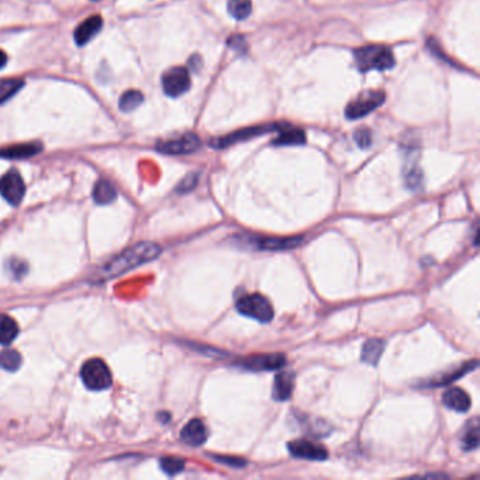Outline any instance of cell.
<instances>
[{
    "mask_svg": "<svg viewBox=\"0 0 480 480\" xmlns=\"http://www.w3.org/2000/svg\"><path fill=\"white\" fill-rule=\"evenodd\" d=\"M163 249L159 245L153 242H139L124 252H121L118 256L111 259L107 265L102 268V279H110L114 276H118L124 272H128L130 269H134L142 263L151 262L161 255Z\"/></svg>",
    "mask_w": 480,
    "mask_h": 480,
    "instance_id": "obj_1",
    "label": "cell"
},
{
    "mask_svg": "<svg viewBox=\"0 0 480 480\" xmlns=\"http://www.w3.org/2000/svg\"><path fill=\"white\" fill-rule=\"evenodd\" d=\"M357 67L362 72L386 71L395 67L393 51L386 46H366L354 51Z\"/></svg>",
    "mask_w": 480,
    "mask_h": 480,
    "instance_id": "obj_2",
    "label": "cell"
},
{
    "mask_svg": "<svg viewBox=\"0 0 480 480\" xmlns=\"http://www.w3.org/2000/svg\"><path fill=\"white\" fill-rule=\"evenodd\" d=\"M235 308L240 314L249 317L252 320H256V322L262 324L270 323L275 315L270 301L259 293L245 294L240 297L235 303Z\"/></svg>",
    "mask_w": 480,
    "mask_h": 480,
    "instance_id": "obj_3",
    "label": "cell"
},
{
    "mask_svg": "<svg viewBox=\"0 0 480 480\" xmlns=\"http://www.w3.org/2000/svg\"><path fill=\"white\" fill-rule=\"evenodd\" d=\"M81 378L85 386L90 390H104L111 386L113 378L109 366L99 358L89 359L81 369Z\"/></svg>",
    "mask_w": 480,
    "mask_h": 480,
    "instance_id": "obj_4",
    "label": "cell"
},
{
    "mask_svg": "<svg viewBox=\"0 0 480 480\" xmlns=\"http://www.w3.org/2000/svg\"><path fill=\"white\" fill-rule=\"evenodd\" d=\"M385 102V93L382 90H368L352 100L347 109L345 114L350 120L362 118L375 109H378Z\"/></svg>",
    "mask_w": 480,
    "mask_h": 480,
    "instance_id": "obj_5",
    "label": "cell"
},
{
    "mask_svg": "<svg viewBox=\"0 0 480 480\" xmlns=\"http://www.w3.org/2000/svg\"><path fill=\"white\" fill-rule=\"evenodd\" d=\"M237 366L252 371V372H270L279 371L286 365L283 354H268V355H252L235 362Z\"/></svg>",
    "mask_w": 480,
    "mask_h": 480,
    "instance_id": "obj_6",
    "label": "cell"
},
{
    "mask_svg": "<svg viewBox=\"0 0 480 480\" xmlns=\"http://www.w3.org/2000/svg\"><path fill=\"white\" fill-rule=\"evenodd\" d=\"M163 89L171 97H178L191 89V75L186 68L175 67L163 75Z\"/></svg>",
    "mask_w": 480,
    "mask_h": 480,
    "instance_id": "obj_7",
    "label": "cell"
},
{
    "mask_svg": "<svg viewBox=\"0 0 480 480\" xmlns=\"http://www.w3.org/2000/svg\"><path fill=\"white\" fill-rule=\"evenodd\" d=\"M0 195L4 196V199L8 203L13 206L22 203L26 195V185L22 175L18 171L12 170L0 179Z\"/></svg>",
    "mask_w": 480,
    "mask_h": 480,
    "instance_id": "obj_8",
    "label": "cell"
},
{
    "mask_svg": "<svg viewBox=\"0 0 480 480\" xmlns=\"http://www.w3.org/2000/svg\"><path fill=\"white\" fill-rule=\"evenodd\" d=\"M200 145H202L200 138L193 132H188L178 138L159 142L156 145V149L159 152H164L168 155H185V153H192L198 151Z\"/></svg>",
    "mask_w": 480,
    "mask_h": 480,
    "instance_id": "obj_9",
    "label": "cell"
},
{
    "mask_svg": "<svg viewBox=\"0 0 480 480\" xmlns=\"http://www.w3.org/2000/svg\"><path fill=\"white\" fill-rule=\"evenodd\" d=\"M287 449L292 456L307 460H326L329 452L326 448L320 446L307 439H296L287 444Z\"/></svg>",
    "mask_w": 480,
    "mask_h": 480,
    "instance_id": "obj_10",
    "label": "cell"
},
{
    "mask_svg": "<svg viewBox=\"0 0 480 480\" xmlns=\"http://www.w3.org/2000/svg\"><path fill=\"white\" fill-rule=\"evenodd\" d=\"M303 237H256L251 242L255 248L262 251H290L297 248L303 242Z\"/></svg>",
    "mask_w": 480,
    "mask_h": 480,
    "instance_id": "obj_11",
    "label": "cell"
},
{
    "mask_svg": "<svg viewBox=\"0 0 480 480\" xmlns=\"http://www.w3.org/2000/svg\"><path fill=\"white\" fill-rule=\"evenodd\" d=\"M280 125L279 124H266V125H255V127H251V128H245V130H241V131H237V132H233L227 137H223V138H219L213 142V145L216 148H226L231 144H235V142H240V141H245V139H249V138H254L256 135H261L263 132H270V131H275V130H279Z\"/></svg>",
    "mask_w": 480,
    "mask_h": 480,
    "instance_id": "obj_12",
    "label": "cell"
},
{
    "mask_svg": "<svg viewBox=\"0 0 480 480\" xmlns=\"http://www.w3.org/2000/svg\"><path fill=\"white\" fill-rule=\"evenodd\" d=\"M209 432L205 423L199 418L191 420L181 431V439L189 446H200L207 441Z\"/></svg>",
    "mask_w": 480,
    "mask_h": 480,
    "instance_id": "obj_13",
    "label": "cell"
},
{
    "mask_svg": "<svg viewBox=\"0 0 480 480\" xmlns=\"http://www.w3.org/2000/svg\"><path fill=\"white\" fill-rule=\"evenodd\" d=\"M294 389V373L292 371H282L276 375L273 388H272V397L276 402H286L292 397Z\"/></svg>",
    "mask_w": 480,
    "mask_h": 480,
    "instance_id": "obj_14",
    "label": "cell"
},
{
    "mask_svg": "<svg viewBox=\"0 0 480 480\" xmlns=\"http://www.w3.org/2000/svg\"><path fill=\"white\" fill-rule=\"evenodd\" d=\"M102 26H103V20L100 16H92V18L86 19L85 22H82L76 27V30L74 33L75 43L79 47L88 44L102 30Z\"/></svg>",
    "mask_w": 480,
    "mask_h": 480,
    "instance_id": "obj_15",
    "label": "cell"
},
{
    "mask_svg": "<svg viewBox=\"0 0 480 480\" xmlns=\"http://www.w3.org/2000/svg\"><path fill=\"white\" fill-rule=\"evenodd\" d=\"M442 403L445 407L458 413H466L470 410V406H472L469 395L459 388H452L444 392Z\"/></svg>",
    "mask_w": 480,
    "mask_h": 480,
    "instance_id": "obj_16",
    "label": "cell"
},
{
    "mask_svg": "<svg viewBox=\"0 0 480 480\" xmlns=\"http://www.w3.org/2000/svg\"><path fill=\"white\" fill-rule=\"evenodd\" d=\"M477 365H479L477 361L466 362V364L458 366V368L453 369V371H449V372H445V373H442V375H439V376H437V378H432L428 383H425V385H423V386H424V388H441V386L449 385V383L458 380L459 378H462L463 375H466V373L474 371V369L477 368Z\"/></svg>",
    "mask_w": 480,
    "mask_h": 480,
    "instance_id": "obj_17",
    "label": "cell"
},
{
    "mask_svg": "<svg viewBox=\"0 0 480 480\" xmlns=\"http://www.w3.org/2000/svg\"><path fill=\"white\" fill-rule=\"evenodd\" d=\"M43 145L39 142H26V144H16L0 149V156L8 159H25L37 155L41 152Z\"/></svg>",
    "mask_w": 480,
    "mask_h": 480,
    "instance_id": "obj_18",
    "label": "cell"
},
{
    "mask_svg": "<svg viewBox=\"0 0 480 480\" xmlns=\"http://www.w3.org/2000/svg\"><path fill=\"white\" fill-rule=\"evenodd\" d=\"M385 347H386V344L380 338L368 340L362 347V354H361L362 362L372 365V366H376L382 358V355H383Z\"/></svg>",
    "mask_w": 480,
    "mask_h": 480,
    "instance_id": "obj_19",
    "label": "cell"
},
{
    "mask_svg": "<svg viewBox=\"0 0 480 480\" xmlns=\"http://www.w3.org/2000/svg\"><path fill=\"white\" fill-rule=\"evenodd\" d=\"M279 130H280V134L277 135V138L273 139L275 145L286 146V145H301L306 142V134L300 128H294L292 125H282Z\"/></svg>",
    "mask_w": 480,
    "mask_h": 480,
    "instance_id": "obj_20",
    "label": "cell"
},
{
    "mask_svg": "<svg viewBox=\"0 0 480 480\" xmlns=\"http://www.w3.org/2000/svg\"><path fill=\"white\" fill-rule=\"evenodd\" d=\"M19 336V326L8 314H0V344L11 345Z\"/></svg>",
    "mask_w": 480,
    "mask_h": 480,
    "instance_id": "obj_21",
    "label": "cell"
},
{
    "mask_svg": "<svg viewBox=\"0 0 480 480\" xmlns=\"http://www.w3.org/2000/svg\"><path fill=\"white\" fill-rule=\"evenodd\" d=\"M117 198V191L114 185L107 179H100L93 189V199L99 205H109Z\"/></svg>",
    "mask_w": 480,
    "mask_h": 480,
    "instance_id": "obj_22",
    "label": "cell"
},
{
    "mask_svg": "<svg viewBox=\"0 0 480 480\" xmlns=\"http://www.w3.org/2000/svg\"><path fill=\"white\" fill-rule=\"evenodd\" d=\"M479 446V420L474 417L462 437V448L465 451H474Z\"/></svg>",
    "mask_w": 480,
    "mask_h": 480,
    "instance_id": "obj_23",
    "label": "cell"
},
{
    "mask_svg": "<svg viewBox=\"0 0 480 480\" xmlns=\"http://www.w3.org/2000/svg\"><path fill=\"white\" fill-rule=\"evenodd\" d=\"M227 9L235 20H244L251 15L252 4L251 0H228Z\"/></svg>",
    "mask_w": 480,
    "mask_h": 480,
    "instance_id": "obj_24",
    "label": "cell"
},
{
    "mask_svg": "<svg viewBox=\"0 0 480 480\" xmlns=\"http://www.w3.org/2000/svg\"><path fill=\"white\" fill-rule=\"evenodd\" d=\"M144 100V96L139 90H127L121 95L120 97V102H118V106H120V110L124 111V113H131L134 111L138 106H141Z\"/></svg>",
    "mask_w": 480,
    "mask_h": 480,
    "instance_id": "obj_25",
    "label": "cell"
},
{
    "mask_svg": "<svg viewBox=\"0 0 480 480\" xmlns=\"http://www.w3.org/2000/svg\"><path fill=\"white\" fill-rule=\"evenodd\" d=\"M23 86L22 79H0V104L13 97Z\"/></svg>",
    "mask_w": 480,
    "mask_h": 480,
    "instance_id": "obj_26",
    "label": "cell"
},
{
    "mask_svg": "<svg viewBox=\"0 0 480 480\" xmlns=\"http://www.w3.org/2000/svg\"><path fill=\"white\" fill-rule=\"evenodd\" d=\"M20 365H22V357L18 351L6 350L4 352H0V368L13 372V371H18Z\"/></svg>",
    "mask_w": 480,
    "mask_h": 480,
    "instance_id": "obj_27",
    "label": "cell"
},
{
    "mask_svg": "<svg viewBox=\"0 0 480 480\" xmlns=\"http://www.w3.org/2000/svg\"><path fill=\"white\" fill-rule=\"evenodd\" d=\"M159 463H161L163 470L171 476L178 474V473L184 472V469H185V462L182 459H178V458H163Z\"/></svg>",
    "mask_w": 480,
    "mask_h": 480,
    "instance_id": "obj_28",
    "label": "cell"
},
{
    "mask_svg": "<svg viewBox=\"0 0 480 480\" xmlns=\"http://www.w3.org/2000/svg\"><path fill=\"white\" fill-rule=\"evenodd\" d=\"M210 458L213 460H216L217 463L234 467V469H241L244 466H247V460L238 456H227V455H210Z\"/></svg>",
    "mask_w": 480,
    "mask_h": 480,
    "instance_id": "obj_29",
    "label": "cell"
},
{
    "mask_svg": "<svg viewBox=\"0 0 480 480\" xmlns=\"http://www.w3.org/2000/svg\"><path fill=\"white\" fill-rule=\"evenodd\" d=\"M8 270L11 272L12 277L22 279L27 273V265L23 261H20V259L13 258V259H11L8 262Z\"/></svg>",
    "mask_w": 480,
    "mask_h": 480,
    "instance_id": "obj_30",
    "label": "cell"
},
{
    "mask_svg": "<svg viewBox=\"0 0 480 480\" xmlns=\"http://www.w3.org/2000/svg\"><path fill=\"white\" fill-rule=\"evenodd\" d=\"M198 181H199V174H191L188 175L178 186V193H188L191 191H193L198 185Z\"/></svg>",
    "mask_w": 480,
    "mask_h": 480,
    "instance_id": "obj_31",
    "label": "cell"
},
{
    "mask_svg": "<svg viewBox=\"0 0 480 480\" xmlns=\"http://www.w3.org/2000/svg\"><path fill=\"white\" fill-rule=\"evenodd\" d=\"M355 141L357 144L361 146V148H368L372 142V134L369 130L366 128H362V130H358L355 132Z\"/></svg>",
    "mask_w": 480,
    "mask_h": 480,
    "instance_id": "obj_32",
    "label": "cell"
},
{
    "mask_svg": "<svg viewBox=\"0 0 480 480\" xmlns=\"http://www.w3.org/2000/svg\"><path fill=\"white\" fill-rule=\"evenodd\" d=\"M196 351L205 352V348H203V347H196ZM207 352H209V355H210V357H212L213 354H217V355H223V354H224L223 351H219V350H213V348H207Z\"/></svg>",
    "mask_w": 480,
    "mask_h": 480,
    "instance_id": "obj_33",
    "label": "cell"
},
{
    "mask_svg": "<svg viewBox=\"0 0 480 480\" xmlns=\"http://www.w3.org/2000/svg\"><path fill=\"white\" fill-rule=\"evenodd\" d=\"M6 64H8V55L4 50H0V69L5 68Z\"/></svg>",
    "mask_w": 480,
    "mask_h": 480,
    "instance_id": "obj_34",
    "label": "cell"
},
{
    "mask_svg": "<svg viewBox=\"0 0 480 480\" xmlns=\"http://www.w3.org/2000/svg\"><path fill=\"white\" fill-rule=\"evenodd\" d=\"M423 477H448L446 474H438V473H431V474H424Z\"/></svg>",
    "mask_w": 480,
    "mask_h": 480,
    "instance_id": "obj_35",
    "label": "cell"
},
{
    "mask_svg": "<svg viewBox=\"0 0 480 480\" xmlns=\"http://www.w3.org/2000/svg\"><path fill=\"white\" fill-rule=\"evenodd\" d=\"M93 2H97V0H93Z\"/></svg>",
    "mask_w": 480,
    "mask_h": 480,
    "instance_id": "obj_36",
    "label": "cell"
}]
</instances>
